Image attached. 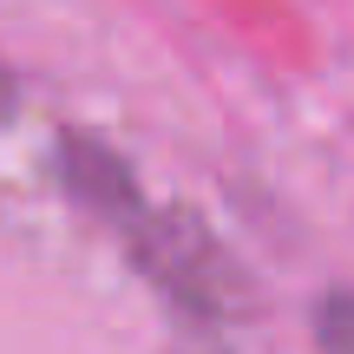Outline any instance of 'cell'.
Listing matches in <instances>:
<instances>
[{
  "label": "cell",
  "instance_id": "cell-1",
  "mask_svg": "<svg viewBox=\"0 0 354 354\" xmlns=\"http://www.w3.org/2000/svg\"><path fill=\"white\" fill-rule=\"evenodd\" d=\"M112 236L125 243L131 269L151 282L158 295L177 308L184 322H203V328H230V322L250 308V289H243V269L210 230L190 210H165V203H138L112 223Z\"/></svg>",
  "mask_w": 354,
  "mask_h": 354
},
{
  "label": "cell",
  "instance_id": "cell-2",
  "mask_svg": "<svg viewBox=\"0 0 354 354\" xmlns=\"http://www.w3.org/2000/svg\"><path fill=\"white\" fill-rule=\"evenodd\" d=\"M308 328L322 354H354V289H322L308 308Z\"/></svg>",
  "mask_w": 354,
  "mask_h": 354
},
{
  "label": "cell",
  "instance_id": "cell-3",
  "mask_svg": "<svg viewBox=\"0 0 354 354\" xmlns=\"http://www.w3.org/2000/svg\"><path fill=\"white\" fill-rule=\"evenodd\" d=\"M13 118H20V73L0 59V131H7Z\"/></svg>",
  "mask_w": 354,
  "mask_h": 354
}]
</instances>
